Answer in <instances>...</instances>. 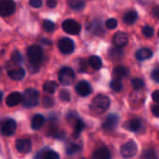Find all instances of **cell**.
<instances>
[{
	"mask_svg": "<svg viewBox=\"0 0 159 159\" xmlns=\"http://www.w3.org/2000/svg\"><path fill=\"white\" fill-rule=\"evenodd\" d=\"M27 56L30 61L29 69L31 72L34 73L38 71L39 65L43 62L44 53L42 48L37 45H32L27 48Z\"/></svg>",
	"mask_w": 159,
	"mask_h": 159,
	"instance_id": "6da1fadb",
	"label": "cell"
},
{
	"mask_svg": "<svg viewBox=\"0 0 159 159\" xmlns=\"http://www.w3.org/2000/svg\"><path fill=\"white\" fill-rule=\"evenodd\" d=\"M110 106V99L102 94L97 95L91 104H90V109L93 113L97 114V115H101L102 113H104Z\"/></svg>",
	"mask_w": 159,
	"mask_h": 159,
	"instance_id": "7a4b0ae2",
	"label": "cell"
},
{
	"mask_svg": "<svg viewBox=\"0 0 159 159\" xmlns=\"http://www.w3.org/2000/svg\"><path fill=\"white\" fill-rule=\"evenodd\" d=\"M39 102V92L34 89H27L22 95V104L26 108H33Z\"/></svg>",
	"mask_w": 159,
	"mask_h": 159,
	"instance_id": "3957f363",
	"label": "cell"
},
{
	"mask_svg": "<svg viewBox=\"0 0 159 159\" xmlns=\"http://www.w3.org/2000/svg\"><path fill=\"white\" fill-rule=\"evenodd\" d=\"M59 81L63 86H70L73 84L75 78V72L70 67H63L60 70L58 74Z\"/></svg>",
	"mask_w": 159,
	"mask_h": 159,
	"instance_id": "277c9868",
	"label": "cell"
},
{
	"mask_svg": "<svg viewBox=\"0 0 159 159\" xmlns=\"http://www.w3.org/2000/svg\"><path fill=\"white\" fill-rule=\"evenodd\" d=\"M138 151V146L134 141H129L123 144L120 148V153L123 157L125 158H130L133 157Z\"/></svg>",
	"mask_w": 159,
	"mask_h": 159,
	"instance_id": "5b68a950",
	"label": "cell"
},
{
	"mask_svg": "<svg viewBox=\"0 0 159 159\" xmlns=\"http://www.w3.org/2000/svg\"><path fill=\"white\" fill-rule=\"evenodd\" d=\"M62 29L69 34H78L81 31V26L76 20L68 19L62 22Z\"/></svg>",
	"mask_w": 159,
	"mask_h": 159,
	"instance_id": "8992f818",
	"label": "cell"
},
{
	"mask_svg": "<svg viewBox=\"0 0 159 159\" xmlns=\"http://www.w3.org/2000/svg\"><path fill=\"white\" fill-rule=\"evenodd\" d=\"M15 2L13 0H0V16L7 17L14 13Z\"/></svg>",
	"mask_w": 159,
	"mask_h": 159,
	"instance_id": "52a82bcc",
	"label": "cell"
},
{
	"mask_svg": "<svg viewBox=\"0 0 159 159\" xmlns=\"http://www.w3.org/2000/svg\"><path fill=\"white\" fill-rule=\"evenodd\" d=\"M58 48L61 53L71 54L75 50V43L72 39H70L68 37H63L59 41Z\"/></svg>",
	"mask_w": 159,
	"mask_h": 159,
	"instance_id": "ba28073f",
	"label": "cell"
},
{
	"mask_svg": "<svg viewBox=\"0 0 159 159\" xmlns=\"http://www.w3.org/2000/svg\"><path fill=\"white\" fill-rule=\"evenodd\" d=\"M113 43L117 48H124L129 43V36L124 32H117L113 36Z\"/></svg>",
	"mask_w": 159,
	"mask_h": 159,
	"instance_id": "9c48e42d",
	"label": "cell"
},
{
	"mask_svg": "<svg viewBox=\"0 0 159 159\" xmlns=\"http://www.w3.org/2000/svg\"><path fill=\"white\" fill-rule=\"evenodd\" d=\"M75 91L78 95L82 97H86V96H89L92 92V89H91L90 84L88 81L82 80L78 82L77 85L75 86Z\"/></svg>",
	"mask_w": 159,
	"mask_h": 159,
	"instance_id": "30bf717a",
	"label": "cell"
},
{
	"mask_svg": "<svg viewBox=\"0 0 159 159\" xmlns=\"http://www.w3.org/2000/svg\"><path fill=\"white\" fill-rule=\"evenodd\" d=\"M17 129V124L13 119H7L2 126L1 132L5 136H11L14 134Z\"/></svg>",
	"mask_w": 159,
	"mask_h": 159,
	"instance_id": "8fae6325",
	"label": "cell"
},
{
	"mask_svg": "<svg viewBox=\"0 0 159 159\" xmlns=\"http://www.w3.org/2000/svg\"><path fill=\"white\" fill-rule=\"evenodd\" d=\"M118 122H119L118 116L116 114H110L105 119V122L103 123V129L107 130H113L116 128Z\"/></svg>",
	"mask_w": 159,
	"mask_h": 159,
	"instance_id": "7c38bea8",
	"label": "cell"
},
{
	"mask_svg": "<svg viewBox=\"0 0 159 159\" xmlns=\"http://www.w3.org/2000/svg\"><path fill=\"white\" fill-rule=\"evenodd\" d=\"M16 148L20 153L22 154H27L31 151L32 149V143L29 139H19L16 142Z\"/></svg>",
	"mask_w": 159,
	"mask_h": 159,
	"instance_id": "4fadbf2b",
	"label": "cell"
},
{
	"mask_svg": "<svg viewBox=\"0 0 159 159\" xmlns=\"http://www.w3.org/2000/svg\"><path fill=\"white\" fill-rule=\"evenodd\" d=\"M20 102H22V95L18 91L10 93L7 97V100H6V104L8 107H14L20 104Z\"/></svg>",
	"mask_w": 159,
	"mask_h": 159,
	"instance_id": "5bb4252c",
	"label": "cell"
},
{
	"mask_svg": "<svg viewBox=\"0 0 159 159\" xmlns=\"http://www.w3.org/2000/svg\"><path fill=\"white\" fill-rule=\"evenodd\" d=\"M124 128L129 131L137 132L142 128V120L140 118H132L124 124Z\"/></svg>",
	"mask_w": 159,
	"mask_h": 159,
	"instance_id": "9a60e30c",
	"label": "cell"
},
{
	"mask_svg": "<svg viewBox=\"0 0 159 159\" xmlns=\"http://www.w3.org/2000/svg\"><path fill=\"white\" fill-rule=\"evenodd\" d=\"M7 74H8V76L11 79H13L15 81H19V80H21L24 77L25 71L21 67H15V68L9 70Z\"/></svg>",
	"mask_w": 159,
	"mask_h": 159,
	"instance_id": "2e32d148",
	"label": "cell"
},
{
	"mask_svg": "<svg viewBox=\"0 0 159 159\" xmlns=\"http://www.w3.org/2000/svg\"><path fill=\"white\" fill-rule=\"evenodd\" d=\"M89 29L93 34H95L97 35H102L104 34V29L102 27V23L101 20H98V19L93 20L91 21Z\"/></svg>",
	"mask_w": 159,
	"mask_h": 159,
	"instance_id": "e0dca14e",
	"label": "cell"
},
{
	"mask_svg": "<svg viewBox=\"0 0 159 159\" xmlns=\"http://www.w3.org/2000/svg\"><path fill=\"white\" fill-rule=\"evenodd\" d=\"M92 159H111V153L107 148L102 147L93 153Z\"/></svg>",
	"mask_w": 159,
	"mask_h": 159,
	"instance_id": "ac0fdd59",
	"label": "cell"
},
{
	"mask_svg": "<svg viewBox=\"0 0 159 159\" xmlns=\"http://www.w3.org/2000/svg\"><path fill=\"white\" fill-rule=\"evenodd\" d=\"M153 56V51L148 48H143L136 52V59L139 61H145Z\"/></svg>",
	"mask_w": 159,
	"mask_h": 159,
	"instance_id": "d6986e66",
	"label": "cell"
},
{
	"mask_svg": "<svg viewBox=\"0 0 159 159\" xmlns=\"http://www.w3.org/2000/svg\"><path fill=\"white\" fill-rule=\"evenodd\" d=\"M114 76L116 77V79H122V78H125L129 75V71L127 67L125 66H122V65H119V66H116L115 69H114Z\"/></svg>",
	"mask_w": 159,
	"mask_h": 159,
	"instance_id": "ffe728a7",
	"label": "cell"
},
{
	"mask_svg": "<svg viewBox=\"0 0 159 159\" xmlns=\"http://www.w3.org/2000/svg\"><path fill=\"white\" fill-rule=\"evenodd\" d=\"M45 123V118L42 115H35L33 119H32V123H31V127L34 130H38L40 129L43 125Z\"/></svg>",
	"mask_w": 159,
	"mask_h": 159,
	"instance_id": "44dd1931",
	"label": "cell"
},
{
	"mask_svg": "<svg viewBox=\"0 0 159 159\" xmlns=\"http://www.w3.org/2000/svg\"><path fill=\"white\" fill-rule=\"evenodd\" d=\"M138 19V13L134 9H130L123 16V21L126 24H133Z\"/></svg>",
	"mask_w": 159,
	"mask_h": 159,
	"instance_id": "7402d4cb",
	"label": "cell"
},
{
	"mask_svg": "<svg viewBox=\"0 0 159 159\" xmlns=\"http://www.w3.org/2000/svg\"><path fill=\"white\" fill-rule=\"evenodd\" d=\"M123 56V50L120 48L114 47L109 49V57L114 61H119Z\"/></svg>",
	"mask_w": 159,
	"mask_h": 159,
	"instance_id": "603a6c76",
	"label": "cell"
},
{
	"mask_svg": "<svg viewBox=\"0 0 159 159\" xmlns=\"http://www.w3.org/2000/svg\"><path fill=\"white\" fill-rule=\"evenodd\" d=\"M89 63L94 70H100L102 66V59L98 56H91L89 60Z\"/></svg>",
	"mask_w": 159,
	"mask_h": 159,
	"instance_id": "cb8c5ba5",
	"label": "cell"
},
{
	"mask_svg": "<svg viewBox=\"0 0 159 159\" xmlns=\"http://www.w3.org/2000/svg\"><path fill=\"white\" fill-rule=\"evenodd\" d=\"M57 88H58V85L54 81H47L43 85V90L48 94H53L56 91Z\"/></svg>",
	"mask_w": 159,
	"mask_h": 159,
	"instance_id": "d4e9b609",
	"label": "cell"
},
{
	"mask_svg": "<svg viewBox=\"0 0 159 159\" xmlns=\"http://www.w3.org/2000/svg\"><path fill=\"white\" fill-rule=\"evenodd\" d=\"M85 5V0H69V6L74 10H82Z\"/></svg>",
	"mask_w": 159,
	"mask_h": 159,
	"instance_id": "484cf974",
	"label": "cell"
},
{
	"mask_svg": "<svg viewBox=\"0 0 159 159\" xmlns=\"http://www.w3.org/2000/svg\"><path fill=\"white\" fill-rule=\"evenodd\" d=\"M81 149V144L78 143H69L66 147V153L68 155H74Z\"/></svg>",
	"mask_w": 159,
	"mask_h": 159,
	"instance_id": "4316f807",
	"label": "cell"
},
{
	"mask_svg": "<svg viewBox=\"0 0 159 159\" xmlns=\"http://www.w3.org/2000/svg\"><path fill=\"white\" fill-rule=\"evenodd\" d=\"M110 87L111 89L116 91V92H119L122 90L123 89V83L120 79H114L111 83H110Z\"/></svg>",
	"mask_w": 159,
	"mask_h": 159,
	"instance_id": "83f0119b",
	"label": "cell"
},
{
	"mask_svg": "<svg viewBox=\"0 0 159 159\" xmlns=\"http://www.w3.org/2000/svg\"><path fill=\"white\" fill-rule=\"evenodd\" d=\"M131 84H132V87L135 90H141L143 89L144 87V82L142 78H133L132 81H131Z\"/></svg>",
	"mask_w": 159,
	"mask_h": 159,
	"instance_id": "f1b7e54d",
	"label": "cell"
},
{
	"mask_svg": "<svg viewBox=\"0 0 159 159\" xmlns=\"http://www.w3.org/2000/svg\"><path fill=\"white\" fill-rule=\"evenodd\" d=\"M43 29L47 33H52L55 30V24L53 21H51L49 20H46L43 22Z\"/></svg>",
	"mask_w": 159,
	"mask_h": 159,
	"instance_id": "f546056e",
	"label": "cell"
},
{
	"mask_svg": "<svg viewBox=\"0 0 159 159\" xmlns=\"http://www.w3.org/2000/svg\"><path fill=\"white\" fill-rule=\"evenodd\" d=\"M143 159H158L157 154L152 150V149H147L143 152Z\"/></svg>",
	"mask_w": 159,
	"mask_h": 159,
	"instance_id": "4dcf8cb0",
	"label": "cell"
},
{
	"mask_svg": "<svg viewBox=\"0 0 159 159\" xmlns=\"http://www.w3.org/2000/svg\"><path fill=\"white\" fill-rule=\"evenodd\" d=\"M84 128H85L84 122H83L80 118H78V119L75 121V135H78L79 133H81V132L83 131Z\"/></svg>",
	"mask_w": 159,
	"mask_h": 159,
	"instance_id": "1f68e13d",
	"label": "cell"
},
{
	"mask_svg": "<svg viewBox=\"0 0 159 159\" xmlns=\"http://www.w3.org/2000/svg\"><path fill=\"white\" fill-rule=\"evenodd\" d=\"M76 67H77L78 72L84 73V72H87V70H88V63H87V61H86L85 60L79 59V60L77 61Z\"/></svg>",
	"mask_w": 159,
	"mask_h": 159,
	"instance_id": "d6a6232c",
	"label": "cell"
},
{
	"mask_svg": "<svg viewBox=\"0 0 159 159\" xmlns=\"http://www.w3.org/2000/svg\"><path fill=\"white\" fill-rule=\"evenodd\" d=\"M11 60L15 64H20L22 62V61H23V58H22V55L18 50H16V51H14L12 53Z\"/></svg>",
	"mask_w": 159,
	"mask_h": 159,
	"instance_id": "836d02e7",
	"label": "cell"
},
{
	"mask_svg": "<svg viewBox=\"0 0 159 159\" xmlns=\"http://www.w3.org/2000/svg\"><path fill=\"white\" fill-rule=\"evenodd\" d=\"M154 33H155V30H154V28L151 27V26L146 25V26H144V27L143 28V35H145L146 37H151V36H153V35H154Z\"/></svg>",
	"mask_w": 159,
	"mask_h": 159,
	"instance_id": "e575fe53",
	"label": "cell"
},
{
	"mask_svg": "<svg viewBox=\"0 0 159 159\" xmlns=\"http://www.w3.org/2000/svg\"><path fill=\"white\" fill-rule=\"evenodd\" d=\"M44 107L46 108H50L54 105V101L51 97H48V96H45L44 99H43V102H42Z\"/></svg>",
	"mask_w": 159,
	"mask_h": 159,
	"instance_id": "d590c367",
	"label": "cell"
},
{
	"mask_svg": "<svg viewBox=\"0 0 159 159\" xmlns=\"http://www.w3.org/2000/svg\"><path fill=\"white\" fill-rule=\"evenodd\" d=\"M105 25H106V27H107L108 29L113 30V29L116 28V26H117V20H116V19H114V18L108 19V20H106V22H105Z\"/></svg>",
	"mask_w": 159,
	"mask_h": 159,
	"instance_id": "8d00e7d4",
	"label": "cell"
},
{
	"mask_svg": "<svg viewBox=\"0 0 159 159\" xmlns=\"http://www.w3.org/2000/svg\"><path fill=\"white\" fill-rule=\"evenodd\" d=\"M60 99L61 101H63V102H69L70 99H71L70 92L68 90H65V89L61 90V92H60Z\"/></svg>",
	"mask_w": 159,
	"mask_h": 159,
	"instance_id": "74e56055",
	"label": "cell"
},
{
	"mask_svg": "<svg viewBox=\"0 0 159 159\" xmlns=\"http://www.w3.org/2000/svg\"><path fill=\"white\" fill-rule=\"evenodd\" d=\"M43 159H60V156L54 151H48L46 152Z\"/></svg>",
	"mask_w": 159,
	"mask_h": 159,
	"instance_id": "f35d334b",
	"label": "cell"
},
{
	"mask_svg": "<svg viewBox=\"0 0 159 159\" xmlns=\"http://www.w3.org/2000/svg\"><path fill=\"white\" fill-rule=\"evenodd\" d=\"M29 4H30L31 7H33L34 8H39V7H42L43 2H42V0H30Z\"/></svg>",
	"mask_w": 159,
	"mask_h": 159,
	"instance_id": "ab89813d",
	"label": "cell"
},
{
	"mask_svg": "<svg viewBox=\"0 0 159 159\" xmlns=\"http://www.w3.org/2000/svg\"><path fill=\"white\" fill-rule=\"evenodd\" d=\"M152 78L154 79V81L159 84V66L155 68L154 71L152 72Z\"/></svg>",
	"mask_w": 159,
	"mask_h": 159,
	"instance_id": "60d3db41",
	"label": "cell"
},
{
	"mask_svg": "<svg viewBox=\"0 0 159 159\" xmlns=\"http://www.w3.org/2000/svg\"><path fill=\"white\" fill-rule=\"evenodd\" d=\"M51 135L55 138H59V139H62L64 136V133L62 131H60L59 129H53L51 132Z\"/></svg>",
	"mask_w": 159,
	"mask_h": 159,
	"instance_id": "b9f144b4",
	"label": "cell"
},
{
	"mask_svg": "<svg viewBox=\"0 0 159 159\" xmlns=\"http://www.w3.org/2000/svg\"><path fill=\"white\" fill-rule=\"evenodd\" d=\"M152 113L155 116L159 117V104H156L152 106Z\"/></svg>",
	"mask_w": 159,
	"mask_h": 159,
	"instance_id": "7bdbcfd3",
	"label": "cell"
},
{
	"mask_svg": "<svg viewBox=\"0 0 159 159\" xmlns=\"http://www.w3.org/2000/svg\"><path fill=\"white\" fill-rule=\"evenodd\" d=\"M47 6L50 8H54L57 6V0H47Z\"/></svg>",
	"mask_w": 159,
	"mask_h": 159,
	"instance_id": "ee69618b",
	"label": "cell"
},
{
	"mask_svg": "<svg viewBox=\"0 0 159 159\" xmlns=\"http://www.w3.org/2000/svg\"><path fill=\"white\" fill-rule=\"evenodd\" d=\"M152 98H153V100H154L156 102H157L159 104V90H156V91L152 94Z\"/></svg>",
	"mask_w": 159,
	"mask_h": 159,
	"instance_id": "f6af8a7d",
	"label": "cell"
},
{
	"mask_svg": "<svg viewBox=\"0 0 159 159\" xmlns=\"http://www.w3.org/2000/svg\"><path fill=\"white\" fill-rule=\"evenodd\" d=\"M152 12H153V15H154L156 18L159 19V6L155 7L153 8V10H152Z\"/></svg>",
	"mask_w": 159,
	"mask_h": 159,
	"instance_id": "bcb514c9",
	"label": "cell"
},
{
	"mask_svg": "<svg viewBox=\"0 0 159 159\" xmlns=\"http://www.w3.org/2000/svg\"><path fill=\"white\" fill-rule=\"evenodd\" d=\"M2 97H3V93H2V91H0V102L2 101Z\"/></svg>",
	"mask_w": 159,
	"mask_h": 159,
	"instance_id": "7dc6e473",
	"label": "cell"
},
{
	"mask_svg": "<svg viewBox=\"0 0 159 159\" xmlns=\"http://www.w3.org/2000/svg\"><path fill=\"white\" fill-rule=\"evenodd\" d=\"M0 75H1V68H0Z\"/></svg>",
	"mask_w": 159,
	"mask_h": 159,
	"instance_id": "c3c4849f",
	"label": "cell"
},
{
	"mask_svg": "<svg viewBox=\"0 0 159 159\" xmlns=\"http://www.w3.org/2000/svg\"><path fill=\"white\" fill-rule=\"evenodd\" d=\"M158 36H159V31H158Z\"/></svg>",
	"mask_w": 159,
	"mask_h": 159,
	"instance_id": "681fc988",
	"label": "cell"
}]
</instances>
